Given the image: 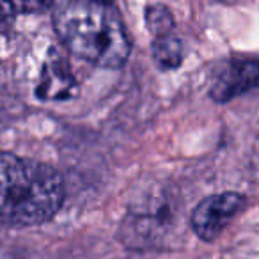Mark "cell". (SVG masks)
<instances>
[{"instance_id":"6da1fadb","label":"cell","mask_w":259,"mask_h":259,"mask_svg":"<svg viewBox=\"0 0 259 259\" xmlns=\"http://www.w3.org/2000/svg\"><path fill=\"white\" fill-rule=\"evenodd\" d=\"M66 197L54 167L11 153H0V224L39 226L54 219Z\"/></svg>"},{"instance_id":"7a4b0ae2","label":"cell","mask_w":259,"mask_h":259,"mask_svg":"<svg viewBox=\"0 0 259 259\" xmlns=\"http://www.w3.org/2000/svg\"><path fill=\"white\" fill-rule=\"evenodd\" d=\"M57 36L71 54L101 68L128 61L132 41L119 13L98 0H69L54 16Z\"/></svg>"},{"instance_id":"3957f363","label":"cell","mask_w":259,"mask_h":259,"mask_svg":"<svg viewBox=\"0 0 259 259\" xmlns=\"http://www.w3.org/2000/svg\"><path fill=\"white\" fill-rule=\"evenodd\" d=\"M243 206L245 197L236 192L209 195L192 211V229L202 241H215Z\"/></svg>"},{"instance_id":"277c9868","label":"cell","mask_w":259,"mask_h":259,"mask_svg":"<svg viewBox=\"0 0 259 259\" xmlns=\"http://www.w3.org/2000/svg\"><path fill=\"white\" fill-rule=\"evenodd\" d=\"M259 87V59H231L217 73L211 98L226 103Z\"/></svg>"},{"instance_id":"5b68a950","label":"cell","mask_w":259,"mask_h":259,"mask_svg":"<svg viewBox=\"0 0 259 259\" xmlns=\"http://www.w3.org/2000/svg\"><path fill=\"white\" fill-rule=\"evenodd\" d=\"M76 80L62 59H50L41 71L36 94L39 100H69L76 94Z\"/></svg>"},{"instance_id":"8992f818","label":"cell","mask_w":259,"mask_h":259,"mask_svg":"<svg viewBox=\"0 0 259 259\" xmlns=\"http://www.w3.org/2000/svg\"><path fill=\"white\" fill-rule=\"evenodd\" d=\"M153 57L160 69H174L183 61V45L172 34L155 37L153 41Z\"/></svg>"},{"instance_id":"52a82bcc","label":"cell","mask_w":259,"mask_h":259,"mask_svg":"<svg viewBox=\"0 0 259 259\" xmlns=\"http://www.w3.org/2000/svg\"><path fill=\"white\" fill-rule=\"evenodd\" d=\"M54 0H0V20L48 9Z\"/></svg>"},{"instance_id":"ba28073f","label":"cell","mask_w":259,"mask_h":259,"mask_svg":"<svg viewBox=\"0 0 259 259\" xmlns=\"http://www.w3.org/2000/svg\"><path fill=\"white\" fill-rule=\"evenodd\" d=\"M146 22H148L149 30L153 32L155 37L167 36V34H172L174 29V18L170 15V11L163 6H151L146 11Z\"/></svg>"},{"instance_id":"9c48e42d","label":"cell","mask_w":259,"mask_h":259,"mask_svg":"<svg viewBox=\"0 0 259 259\" xmlns=\"http://www.w3.org/2000/svg\"><path fill=\"white\" fill-rule=\"evenodd\" d=\"M98 2H101V4H112L114 0H98Z\"/></svg>"}]
</instances>
